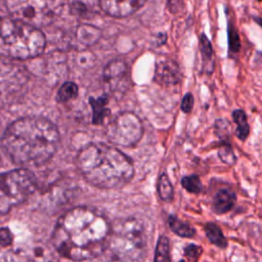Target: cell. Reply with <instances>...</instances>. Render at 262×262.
<instances>
[{"label": "cell", "instance_id": "cell-1", "mask_svg": "<svg viewBox=\"0 0 262 262\" xmlns=\"http://www.w3.org/2000/svg\"><path fill=\"white\" fill-rule=\"evenodd\" d=\"M111 227L106 218L97 210L77 207L57 220L52 243L58 254L67 259H92L107 248Z\"/></svg>", "mask_w": 262, "mask_h": 262}, {"label": "cell", "instance_id": "cell-2", "mask_svg": "<svg viewBox=\"0 0 262 262\" xmlns=\"http://www.w3.org/2000/svg\"><path fill=\"white\" fill-rule=\"evenodd\" d=\"M2 146L10 160L23 167L46 164L59 143L57 127L43 117H24L5 129Z\"/></svg>", "mask_w": 262, "mask_h": 262}, {"label": "cell", "instance_id": "cell-3", "mask_svg": "<svg viewBox=\"0 0 262 262\" xmlns=\"http://www.w3.org/2000/svg\"><path fill=\"white\" fill-rule=\"evenodd\" d=\"M78 170L91 185L99 188H118L133 177L130 158L117 147L104 143L84 146L76 159Z\"/></svg>", "mask_w": 262, "mask_h": 262}, {"label": "cell", "instance_id": "cell-4", "mask_svg": "<svg viewBox=\"0 0 262 262\" xmlns=\"http://www.w3.org/2000/svg\"><path fill=\"white\" fill-rule=\"evenodd\" d=\"M46 40L39 28L16 18H0V55L28 59L41 54Z\"/></svg>", "mask_w": 262, "mask_h": 262}, {"label": "cell", "instance_id": "cell-5", "mask_svg": "<svg viewBox=\"0 0 262 262\" xmlns=\"http://www.w3.org/2000/svg\"><path fill=\"white\" fill-rule=\"evenodd\" d=\"M107 248L118 262H143L147 251L143 223L134 217L117 220L111 227Z\"/></svg>", "mask_w": 262, "mask_h": 262}, {"label": "cell", "instance_id": "cell-6", "mask_svg": "<svg viewBox=\"0 0 262 262\" xmlns=\"http://www.w3.org/2000/svg\"><path fill=\"white\" fill-rule=\"evenodd\" d=\"M35 174L26 168H18L0 174V216L23 204L36 188Z\"/></svg>", "mask_w": 262, "mask_h": 262}, {"label": "cell", "instance_id": "cell-7", "mask_svg": "<svg viewBox=\"0 0 262 262\" xmlns=\"http://www.w3.org/2000/svg\"><path fill=\"white\" fill-rule=\"evenodd\" d=\"M5 3L13 18L39 28L53 20L63 0H5Z\"/></svg>", "mask_w": 262, "mask_h": 262}, {"label": "cell", "instance_id": "cell-8", "mask_svg": "<svg viewBox=\"0 0 262 262\" xmlns=\"http://www.w3.org/2000/svg\"><path fill=\"white\" fill-rule=\"evenodd\" d=\"M143 134L140 119L131 112L118 114L106 126L105 135L115 145L131 147L138 143Z\"/></svg>", "mask_w": 262, "mask_h": 262}, {"label": "cell", "instance_id": "cell-9", "mask_svg": "<svg viewBox=\"0 0 262 262\" xmlns=\"http://www.w3.org/2000/svg\"><path fill=\"white\" fill-rule=\"evenodd\" d=\"M146 0H99L100 8L115 17L129 16L145 4Z\"/></svg>", "mask_w": 262, "mask_h": 262}, {"label": "cell", "instance_id": "cell-10", "mask_svg": "<svg viewBox=\"0 0 262 262\" xmlns=\"http://www.w3.org/2000/svg\"><path fill=\"white\" fill-rule=\"evenodd\" d=\"M154 79L164 86L178 84L181 81V71L178 63L171 58L160 59L156 64Z\"/></svg>", "mask_w": 262, "mask_h": 262}, {"label": "cell", "instance_id": "cell-11", "mask_svg": "<svg viewBox=\"0 0 262 262\" xmlns=\"http://www.w3.org/2000/svg\"><path fill=\"white\" fill-rule=\"evenodd\" d=\"M127 75V64L121 59L111 61L103 70L104 81L113 88L117 87Z\"/></svg>", "mask_w": 262, "mask_h": 262}, {"label": "cell", "instance_id": "cell-12", "mask_svg": "<svg viewBox=\"0 0 262 262\" xmlns=\"http://www.w3.org/2000/svg\"><path fill=\"white\" fill-rule=\"evenodd\" d=\"M235 194L228 188H222L213 198V211L217 214H224L231 210L235 203Z\"/></svg>", "mask_w": 262, "mask_h": 262}, {"label": "cell", "instance_id": "cell-13", "mask_svg": "<svg viewBox=\"0 0 262 262\" xmlns=\"http://www.w3.org/2000/svg\"><path fill=\"white\" fill-rule=\"evenodd\" d=\"M101 36V32L94 26L81 25L76 31V39L83 45L89 46L94 44Z\"/></svg>", "mask_w": 262, "mask_h": 262}, {"label": "cell", "instance_id": "cell-14", "mask_svg": "<svg viewBox=\"0 0 262 262\" xmlns=\"http://www.w3.org/2000/svg\"><path fill=\"white\" fill-rule=\"evenodd\" d=\"M107 99L104 96L98 98H90V104L92 107V123L95 125L102 124L104 118L108 115L110 111L106 107Z\"/></svg>", "mask_w": 262, "mask_h": 262}, {"label": "cell", "instance_id": "cell-15", "mask_svg": "<svg viewBox=\"0 0 262 262\" xmlns=\"http://www.w3.org/2000/svg\"><path fill=\"white\" fill-rule=\"evenodd\" d=\"M168 223L171 230L181 237L190 238L193 237L195 234V229L191 225H189L186 222H183L182 220L176 218L175 216H170L168 219Z\"/></svg>", "mask_w": 262, "mask_h": 262}, {"label": "cell", "instance_id": "cell-16", "mask_svg": "<svg viewBox=\"0 0 262 262\" xmlns=\"http://www.w3.org/2000/svg\"><path fill=\"white\" fill-rule=\"evenodd\" d=\"M204 230L206 232V235L208 237V239L214 244L215 246L219 247V248H226L227 247V242L225 236L222 233V230L220 229V227L213 223V222H208L206 223V225L204 226Z\"/></svg>", "mask_w": 262, "mask_h": 262}, {"label": "cell", "instance_id": "cell-17", "mask_svg": "<svg viewBox=\"0 0 262 262\" xmlns=\"http://www.w3.org/2000/svg\"><path fill=\"white\" fill-rule=\"evenodd\" d=\"M232 118L234 123L237 125L235 130V135L238 139L242 141L246 140L249 133H250V127L247 122V116L244 111L242 110H235L232 113Z\"/></svg>", "mask_w": 262, "mask_h": 262}, {"label": "cell", "instance_id": "cell-18", "mask_svg": "<svg viewBox=\"0 0 262 262\" xmlns=\"http://www.w3.org/2000/svg\"><path fill=\"white\" fill-rule=\"evenodd\" d=\"M158 193L162 201L170 202L174 198V189L172 183L166 173L161 174L158 181Z\"/></svg>", "mask_w": 262, "mask_h": 262}, {"label": "cell", "instance_id": "cell-19", "mask_svg": "<svg viewBox=\"0 0 262 262\" xmlns=\"http://www.w3.org/2000/svg\"><path fill=\"white\" fill-rule=\"evenodd\" d=\"M154 262H171L170 244L168 237L165 235H161L158 239Z\"/></svg>", "mask_w": 262, "mask_h": 262}, {"label": "cell", "instance_id": "cell-20", "mask_svg": "<svg viewBox=\"0 0 262 262\" xmlns=\"http://www.w3.org/2000/svg\"><path fill=\"white\" fill-rule=\"evenodd\" d=\"M78 95V86L74 82L63 83L56 94V99L59 102H67L71 99H74Z\"/></svg>", "mask_w": 262, "mask_h": 262}, {"label": "cell", "instance_id": "cell-21", "mask_svg": "<svg viewBox=\"0 0 262 262\" xmlns=\"http://www.w3.org/2000/svg\"><path fill=\"white\" fill-rule=\"evenodd\" d=\"M181 184L183 188L190 193H199L203 188L201 179L199 178L198 175L184 176L181 179Z\"/></svg>", "mask_w": 262, "mask_h": 262}, {"label": "cell", "instance_id": "cell-22", "mask_svg": "<svg viewBox=\"0 0 262 262\" xmlns=\"http://www.w3.org/2000/svg\"><path fill=\"white\" fill-rule=\"evenodd\" d=\"M199 46H200V51H201L203 59L206 61L211 60L213 57V48H212L210 40L204 33L201 34V36H200Z\"/></svg>", "mask_w": 262, "mask_h": 262}, {"label": "cell", "instance_id": "cell-23", "mask_svg": "<svg viewBox=\"0 0 262 262\" xmlns=\"http://www.w3.org/2000/svg\"><path fill=\"white\" fill-rule=\"evenodd\" d=\"M228 47L229 50L232 53H236L239 48H241V41H239V36L237 33V30L233 27L232 24H228Z\"/></svg>", "mask_w": 262, "mask_h": 262}, {"label": "cell", "instance_id": "cell-24", "mask_svg": "<svg viewBox=\"0 0 262 262\" xmlns=\"http://www.w3.org/2000/svg\"><path fill=\"white\" fill-rule=\"evenodd\" d=\"M218 156L222 162H224L227 165H233L236 162V158L228 144L222 145L218 150Z\"/></svg>", "mask_w": 262, "mask_h": 262}, {"label": "cell", "instance_id": "cell-25", "mask_svg": "<svg viewBox=\"0 0 262 262\" xmlns=\"http://www.w3.org/2000/svg\"><path fill=\"white\" fill-rule=\"evenodd\" d=\"M202 253H203L202 247L193 245V244L186 246L184 249V255L186 258H188V260L190 262H198Z\"/></svg>", "mask_w": 262, "mask_h": 262}, {"label": "cell", "instance_id": "cell-26", "mask_svg": "<svg viewBox=\"0 0 262 262\" xmlns=\"http://www.w3.org/2000/svg\"><path fill=\"white\" fill-rule=\"evenodd\" d=\"M13 239L12 233L10 230L6 227H0V246L1 247H6L11 245Z\"/></svg>", "mask_w": 262, "mask_h": 262}, {"label": "cell", "instance_id": "cell-27", "mask_svg": "<svg viewBox=\"0 0 262 262\" xmlns=\"http://www.w3.org/2000/svg\"><path fill=\"white\" fill-rule=\"evenodd\" d=\"M193 102H194V99H193V95L188 92L186 93L183 98H182V101H181V111L185 114L189 113L192 107H193Z\"/></svg>", "mask_w": 262, "mask_h": 262}, {"label": "cell", "instance_id": "cell-28", "mask_svg": "<svg viewBox=\"0 0 262 262\" xmlns=\"http://www.w3.org/2000/svg\"><path fill=\"white\" fill-rule=\"evenodd\" d=\"M167 6L171 13H178L183 6V0H167Z\"/></svg>", "mask_w": 262, "mask_h": 262}, {"label": "cell", "instance_id": "cell-29", "mask_svg": "<svg viewBox=\"0 0 262 262\" xmlns=\"http://www.w3.org/2000/svg\"><path fill=\"white\" fill-rule=\"evenodd\" d=\"M253 19L262 28V18L261 17H258V16H253Z\"/></svg>", "mask_w": 262, "mask_h": 262}, {"label": "cell", "instance_id": "cell-30", "mask_svg": "<svg viewBox=\"0 0 262 262\" xmlns=\"http://www.w3.org/2000/svg\"><path fill=\"white\" fill-rule=\"evenodd\" d=\"M179 262H186V261H184V260H180Z\"/></svg>", "mask_w": 262, "mask_h": 262}]
</instances>
